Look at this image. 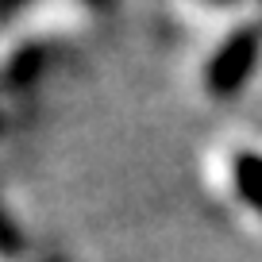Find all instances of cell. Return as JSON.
I'll list each match as a JSON object with an SVG mask.
<instances>
[{
    "mask_svg": "<svg viewBox=\"0 0 262 262\" xmlns=\"http://www.w3.org/2000/svg\"><path fill=\"white\" fill-rule=\"evenodd\" d=\"M262 54V27H235L205 66V89L212 97H235L251 81Z\"/></svg>",
    "mask_w": 262,
    "mask_h": 262,
    "instance_id": "1",
    "label": "cell"
},
{
    "mask_svg": "<svg viewBox=\"0 0 262 262\" xmlns=\"http://www.w3.org/2000/svg\"><path fill=\"white\" fill-rule=\"evenodd\" d=\"M231 181H235V193L262 216V155L239 150V155L231 158Z\"/></svg>",
    "mask_w": 262,
    "mask_h": 262,
    "instance_id": "2",
    "label": "cell"
},
{
    "mask_svg": "<svg viewBox=\"0 0 262 262\" xmlns=\"http://www.w3.org/2000/svg\"><path fill=\"white\" fill-rule=\"evenodd\" d=\"M39 62H42V50L39 47H24L16 54V62H12V70H8V81L12 85H27V74H35Z\"/></svg>",
    "mask_w": 262,
    "mask_h": 262,
    "instance_id": "3",
    "label": "cell"
},
{
    "mask_svg": "<svg viewBox=\"0 0 262 262\" xmlns=\"http://www.w3.org/2000/svg\"><path fill=\"white\" fill-rule=\"evenodd\" d=\"M19 251V231H16V220L4 216V254H16Z\"/></svg>",
    "mask_w": 262,
    "mask_h": 262,
    "instance_id": "4",
    "label": "cell"
},
{
    "mask_svg": "<svg viewBox=\"0 0 262 262\" xmlns=\"http://www.w3.org/2000/svg\"><path fill=\"white\" fill-rule=\"evenodd\" d=\"M208 4H235V0H208Z\"/></svg>",
    "mask_w": 262,
    "mask_h": 262,
    "instance_id": "5",
    "label": "cell"
}]
</instances>
